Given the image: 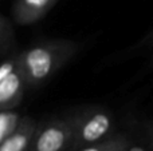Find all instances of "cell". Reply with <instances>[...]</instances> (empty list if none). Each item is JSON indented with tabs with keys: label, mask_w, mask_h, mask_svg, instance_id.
Segmentation results:
<instances>
[{
	"label": "cell",
	"mask_w": 153,
	"mask_h": 151,
	"mask_svg": "<svg viewBox=\"0 0 153 151\" xmlns=\"http://www.w3.org/2000/svg\"><path fill=\"white\" fill-rule=\"evenodd\" d=\"M114 119L110 111L102 107H90L75 114V135L71 151L101 142L113 134Z\"/></svg>",
	"instance_id": "7a4b0ae2"
},
{
	"label": "cell",
	"mask_w": 153,
	"mask_h": 151,
	"mask_svg": "<svg viewBox=\"0 0 153 151\" xmlns=\"http://www.w3.org/2000/svg\"><path fill=\"white\" fill-rule=\"evenodd\" d=\"M27 80L18 54H11L0 63V111L15 110L23 100Z\"/></svg>",
	"instance_id": "277c9868"
},
{
	"label": "cell",
	"mask_w": 153,
	"mask_h": 151,
	"mask_svg": "<svg viewBox=\"0 0 153 151\" xmlns=\"http://www.w3.org/2000/svg\"><path fill=\"white\" fill-rule=\"evenodd\" d=\"M59 0H15L11 8L12 20L18 26H31L42 20Z\"/></svg>",
	"instance_id": "5b68a950"
},
{
	"label": "cell",
	"mask_w": 153,
	"mask_h": 151,
	"mask_svg": "<svg viewBox=\"0 0 153 151\" xmlns=\"http://www.w3.org/2000/svg\"><path fill=\"white\" fill-rule=\"evenodd\" d=\"M149 138H151V144H152V150H153V127L149 128Z\"/></svg>",
	"instance_id": "8fae6325"
},
{
	"label": "cell",
	"mask_w": 153,
	"mask_h": 151,
	"mask_svg": "<svg viewBox=\"0 0 153 151\" xmlns=\"http://www.w3.org/2000/svg\"><path fill=\"white\" fill-rule=\"evenodd\" d=\"M75 114L39 122L28 151H71Z\"/></svg>",
	"instance_id": "3957f363"
},
{
	"label": "cell",
	"mask_w": 153,
	"mask_h": 151,
	"mask_svg": "<svg viewBox=\"0 0 153 151\" xmlns=\"http://www.w3.org/2000/svg\"><path fill=\"white\" fill-rule=\"evenodd\" d=\"M126 151H146V149L143 146H140V144H130L129 149Z\"/></svg>",
	"instance_id": "30bf717a"
},
{
	"label": "cell",
	"mask_w": 153,
	"mask_h": 151,
	"mask_svg": "<svg viewBox=\"0 0 153 151\" xmlns=\"http://www.w3.org/2000/svg\"><path fill=\"white\" fill-rule=\"evenodd\" d=\"M15 48V34L12 23L5 16L0 15V56L10 54Z\"/></svg>",
	"instance_id": "9c48e42d"
},
{
	"label": "cell",
	"mask_w": 153,
	"mask_h": 151,
	"mask_svg": "<svg viewBox=\"0 0 153 151\" xmlns=\"http://www.w3.org/2000/svg\"><path fill=\"white\" fill-rule=\"evenodd\" d=\"M130 141L124 134H111L110 136L97 142L94 144L86 146L78 151H126L130 146Z\"/></svg>",
	"instance_id": "52a82bcc"
},
{
	"label": "cell",
	"mask_w": 153,
	"mask_h": 151,
	"mask_svg": "<svg viewBox=\"0 0 153 151\" xmlns=\"http://www.w3.org/2000/svg\"><path fill=\"white\" fill-rule=\"evenodd\" d=\"M38 125L35 118L23 117L16 130L0 143V151H28Z\"/></svg>",
	"instance_id": "8992f818"
},
{
	"label": "cell",
	"mask_w": 153,
	"mask_h": 151,
	"mask_svg": "<svg viewBox=\"0 0 153 151\" xmlns=\"http://www.w3.org/2000/svg\"><path fill=\"white\" fill-rule=\"evenodd\" d=\"M23 117L24 115L16 112L15 110L0 111V143L16 130V127L20 125Z\"/></svg>",
	"instance_id": "ba28073f"
},
{
	"label": "cell",
	"mask_w": 153,
	"mask_h": 151,
	"mask_svg": "<svg viewBox=\"0 0 153 151\" xmlns=\"http://www.w3.org/2000/svg\"><path fill=\"white\" fill-rule=\"evenodd\" d=\"M79 50V43L71 39H48L31 44L19 52L22 68L28 88L47 83L62 70Z\"/></svg>",
	"instance_id": "6da1fadb"
}]
</instances>
